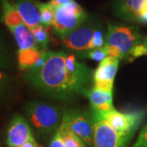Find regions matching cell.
<instances>
[{"instance_id": "1", "label": "cell", "mask_w": 147, "mask_h": 147, "mask_svg": "<svg viewBox=\"0 0 147 147\" xmlns=\"http://www.w3.org/2000/svg\"><path fill=\"white\" fill-rule=\"evenodd\" d=\"M26 80L42 93L58 100H69L90 89L93 74L74 54L47 51L42 67L30 69Z\"/></svg>"}, {"instance_id": "2", "label": "cell", "mask_w": 147, "mask_h": 147, "mask_svg": "<svg viewBox=\"0 0 147 147\" xmlns=\"http://www.w3.org/2000/svg\"><path fill=\"white\" fill-rule=\"evenodd\" d=\"M142 38L137 27L125 24H109L105 47L110 57L131 60V53Z\"/></svg>"}, {"instance_id": "3", "label": "cell", "mask_w": 147, "mask_h": 147, "mask_svg": "<svg viewBox=\"0 0 147 147\" xmlns=\"http://www.w3.org/2000/svg\"><path fill=\"white\" fill-rule=\"evenodd\" d=\"M27 119L37 134L41 137H50L58 131L62 123L61 110L47 103L32 101L26 108Z\"/></svg>"}, {"instance_id": "4", "label": "cell", "mask_w": 147, "mask_h": 147, "mask_svg": "<svg viewBox=\"0 0 147 147\" xmlns=\"http://www.w3.org/2000/svg\"><path fill=\"white\" fill-rule=\"evenodd\" d=\"M99 24L88 19L84 24L77 27L61 38L63 47L75 56L82 57L84 53L95 49V31Z\"/></svg>"}, {"instance_id": "5", "label": "cell", "mask_w": 147, "mask_h": 147, "mask_svg": "<svg viewBox=\"0 0 147 147\" xmlns=\"http://www.w3.org/2000/svg\"><path fill=\"white\" fill-rule=\"evenodd\" d=\"M55 8V20L52 27L55 34L60 38L88 20V16L84 8L74 1Z\"/></svg>"}, {"instance_id": "6", "label": "cell", "mask_w": 147, "mask_h": 147, "mask_svg": "<svg viewBox=\"0 0 147 147\" xmlns=\"http://www.w3.org/2000/svg\"><path fill=\"white\" fill-rule=\"evenodd\" d=\"M100 115L107 120L115 131L131 142L132 137L145 119L146 110H142L131 113H122L117 111L115 109H113L107 113Z\"/></svg>"}, {"instance_id": "7", "label": "cell", "mask_w": 147, "mask_h": 147, "mask_svg": "<svg viewBox=\"0 0 147 147\" xmlns=\"http://www.w3.org/2000/svg\"><path fill=\"white\" fill-rule=\"evenodd\" d=\"M62 123L78 135L85 144L93 146L94 119L92 112L79 109H71L63 113Z\"/></svg>"}, {"instance_id": "8", "label": "cell", "mask_w": 147, "mask_h": 147, "mask_svg": "<svg viewBox=\"0 0 147 147\" xmlns=\"http://www.w3.org/2000/svg\"><path fill=\"white\" fill-rule=\"evenodd\" d=\"M91 112L94 119L93 147H127L128 140L115 131L100 114Z\"/></svg>"}, {"instance_id": "9", "label": "cell", "mask_w": 147, "mask_h": 147, "mask_svg": "<svg viewBox=\"0 0 147 147\" xmlns=\"http://www.w3.org/2000/svg\"><path fill=\"white\" fill-rule=\"evenodd\" d=\"M119 65V59L108 56L100 61L93 73V88L113 92L114 80Z\"/></svg>"}, {"instance_id": "10", "label": "cell", "mask_w": 147, "mask_h": 147, "mask_svg": "<svg viewBox=\"0 0 147 147\" xmlns=\"http://www.w3.org/2000/svg\"><path fill=\"white\" fill-rule=\"evenodd\" d=\"M34 136L28 121L20 115L13 116L7 131V143L10 147H18L30 141Z\"/></svg>"}, {"instance_id": "11", "label": "cell", "mask_w": 147, "mask_h": 147, "mask_svg": "<svg viewBox=\"0 0 147 147\" xmlns=\"http://www.w3.org/2000/svg\"><path fill=\"white\" fill-rule=\"evenodd\" d=\"M10 2L19 11L23 22L30 29L41 24L40 11L36 0H11Z\"/></svg>"}, {"instance_id": "12", "label": "cell", "mask_w": 147, "mask_h": 147, "mask_svg": "<svg viewBox=\"0 0 147 147\" xmlns=\"http://www.w3.org/2000/svg\"><path fill=\"white\" fill-rule=\"evenodd\" d=\"M85 96L88 98L92 107V111L105 114L114 108L112 92H106L94 88H90Z\"/></svg>"}, {"instance_id": "13", "label": "cell", "mask_w": 147, "mask_h": 147, "mask_svg": "<svg viewBox=\"0 0 147 147\" xmlns=\"http://www.w3.org/2000/svg\"><path fill=\"white\" fill-rule=\"evenodd\" d=\"M147 0H117L115 6L118 16L131 21H137Z\"/></svg>"}, {"instance_id": "14", "label": "cell", "mask_w": 147, "mask_h": 147, "mask_svg": "<svg viewBox=\"0 0 147 147\" xmlns=\"http://www.w3.org/2000/svg\"><path fill=\"white\" fill-rule=\"evenodd\" d=\"M10 31L15 37L19 50H25L33 47H38L35 38L32 34L31 30L25 23L16 27L9 28Z\"/></svg>"}, {"instance_id": "15", "label": "cell", "mask_w": 147, "mask_h": 147, "mask_svg": "<svg viewBox=\"0 0 147 147\" xmlns=\"http://www.w3.org/2000/svg\"><path fill=\"white\" fill-rule=\"evenodd\" d=\"M44 52L46 51H42L39 47L19 50L17 53V57L20 68L23 70L32 69L38 63Z\"/></svg>"}, {"instance_id": "16", "label": "cell", "mask_w": 147, "mask_h": 147, "mask_svg": "<svg viewBox=\"0 0 147 147\" xmlns=\"http://www.w3.org/2000/svg\"><path fill=\"white\" fill-rule=\"evenodd\" d=\"M1 3L3 6V21L8 29L24 23L19 11L9 0H1Z\"/></svg>"}, {"instance_id": "17", "label": "cell", "mask_w": 147, "mask_h": 147, "mask_svg": "<svg viewBox=\"0 0 147 147\" xmlns=\"http://www.w3.org/2000/svg\"><path fill=\"white\" fill-rule=\"evenodd\" d=\"M57 132L61 137L65 147H86L85 142L63 123H61Z\"/></svg>"}, {"instance_id": "18", "label": "cell", "mask_w": 147, "mask_h": 147, "mask_svg": "<svg viewBox=\"0 0 147 147\" xmlns=\"http://www.w3.org/2000/svg\"><path fill=\"white\" fill-rule=\"evenodd\" d=\"M49 29V26H45L41 24L30 28L38 46L42 51H47V47L50 42Z\"/></svg>"}, {"instance_id": "19", "label": "cell", "mask_w": 147, "mask_h": 147, "mask_svg": "<svg viewBox=\"0 0 147 147\" xmlns=\"http://www.w3.org/2000/svg\"><path fill=\"white\" fill-rule=\"evenodd\" d=\"M37 4L40 11L41 25L45 26H52L55 20L56 8L49 3H41L37 1Z\"/></svg>"}, {"instance_id": "20", "label": "cell", "mask_w": 147, "mask_h": 147, "mask_svg": "<svg viewBox=\"0 0 147 147\" xmlns=\"http://www.w3.org/2000/svg\"><path fill=\"white\" fill-rule=\"evenodd\" d=\"M11 65L10 53L6 47L5 43L0 37V69H9Z\"/></svg>"}, {"instance_id": "21", "label": "cell", "mask_w": 147, "mask_h": 147, "mask_svg": "<svg viewBox=\"0 0 147 147\" xmlns=\"http://www.w3.org/2000/svg\"><path fill=\"white\" fill-rule=\"evenodd\" d=\"M108 55V52L106 50L105 47H99V48H95L92 50H90L88 52L85 53L81 57L82 58H88L93 61H103L105 57H107Z\"/></svg>"}, {"instance_id": "22", "label": "cell", "mask_w": 147, "mask_h": 147, "mask_svg": "<svg viewBox=\"0 0 147 147\" xmlns=\"http://www.w3.org/2000/svg\"><path fill=\"white\" fill-rule=\"evenodd\" d=\"M142 56H147V35L143 36L141 42L133 50L131 53V60Z\"/></svg>"}, {"instance_id": "23", "label": "cell", "mask_w": 147, "mask_h": 147, "mask_svg": "<svg viewBox=\"0 0 147 147\" xmlns=\"http://www.w3.org/2000/svg\"><path fill=\"white\" fill-rule=\"evenodd\" d=\"M132 147H147V124L142 129Z\"/></svg>"}, {"instance_id": "24", "label": "cell", "mask_w": 147, "mask_h": 147, "mask_svg": "<svg viewBox=\"0 0 147 147\" xmlns=\"http://www.w3.org/2000/svg\"><path fill=\"white\" fill-rule=\"evenodd\" d=\"M49 147H65V145H64L63 142H62V140H61V138L59 136L57 132H56L53 135V138L51 140V142H50Z\"/></svg>"}, {"instance_id": "25", "label": "cell", "mask_w": 147, "mask_h": 147, "mask_svg": "<svg viewBox=\"0 0 147 147\" xmlns=\"http://www.w3.org/2000/svg\"><path fill=\"white\" fill-rule=\"evenodd\" d=\"M7 77L5 74L2 73L0 71V97L4 92L6 86H7Z\"/></svg>"}, {"instance_id": "26", "label": "cell", "mask_w": 147, "mask_h": 147, "mask_svg": "<svg viewBox=\"0 0 147 147\" xmlns=\"http://www.w3.org/2000/svg\"><path fill=\"white\" fill-rule=\"evenodd\" d=\"M73 1L74 0H51L49 3L52 4L54 7H58L67 5Z\"/></svg>"}, {"instance_id": "27", "label": "cell", "mask_w": 147, "mask_h": 147, "mask_svg": "<svg viewBox=\"0 0 147 147\" xmlns=\"http://www.w3.org/2000/svg\"><path fill=\"white\" fill-rule=\"evenodd\" d=\"M138 22L142 23V24H147V3L141 11V14H140L139 19H138Z\"/></svg>"}, {"instance_id": "28", "label": "cell", "mask_w": 147, "mask_h": 147, "mask_svg": "<svg viewBox=\"0 0 147 147\" xmlns=\"http://www.w3.org/2000/svg\"><path fill=\"white\" fill-rule=\"evenodd\" d=\"M18 147H42L41 146H39L37 142L35 141V139H34V137H33L31 138L30 141H28L26 143H25L24 145H22L21 146H18Z\"/></svg>"}]
</instances>
